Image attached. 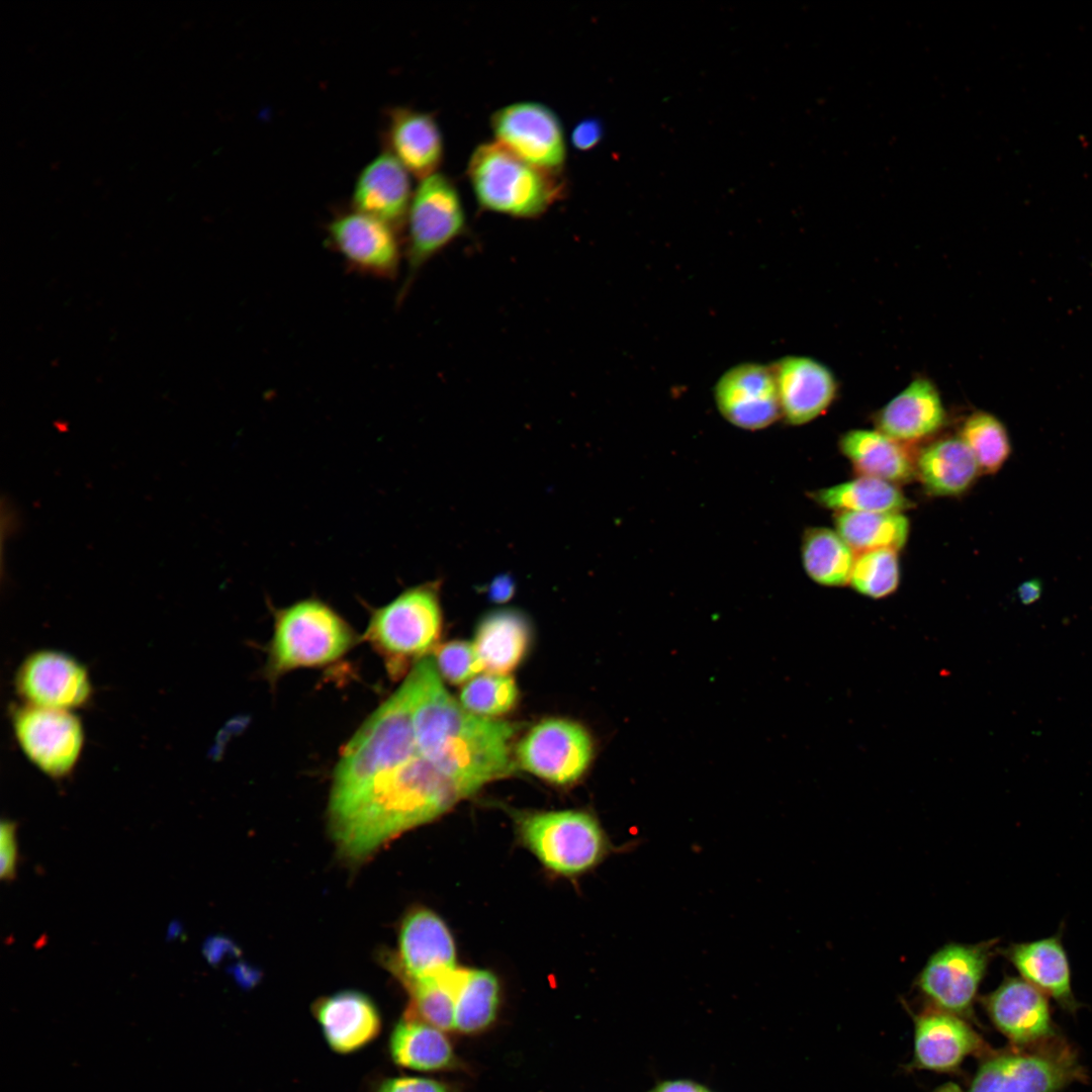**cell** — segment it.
Returning <instances> with one entry per match:
<instances>
[{
	"label": "cell",
	"mask_w": 1092,
	"mask_h": 1092,
	"mask_svg": "<svg viewBox=\"0 0 1092 1092\" xmlns=\"http://www.w3.org/2000/svg\"><path fill=\"white\" fill-rule=\"evenodd\" d=\"M0 876L3 881L15 877L17 864L16 825L10 820H3L0 826Z\"/></svg>",
	"instance_id": "40"
},
{
	"label": "cell",
	"mask_w": 1092,
	"mask_h": 1092,
	"mask_svg": "<svg viewBox=\"0 0 1092 1092\" xmlns=\"http://www.w3.org/2000/svg\"><path fill=\"white\" fill-rule=\"evenodd\" d=\"M373 1092H449L443 1083L422 1077H390L378 1081Z\"/></svg>",
	"instance_id": "39"
},
{
	"label": "cell",
	"mask_w": 1092,
	"mask_h": 1092,
	"mask_svg": "<svg viewBox=\"0 0 1092 1092\" xmlns=\"http://www.w3.org/2000/svg\"><path fill=\"white\" fill-rule=\"evenodd\" d=\"M404 680L420 753L465 799L516 770L517 724L466 710L445 688L432 656L417 661Z\"/></svg>",
	"instance_id": "1"
},
{
	"label": "cell",
	"mask_w": 1092,
	"mask_h": 1092,
	"mask_svg": "<svg viewBox=\"0 0 1092 1092\" xmlns=\"http://www.w3.org/2000/svg\"><path fill=\"white\" fill-rule=\"evenodd\" d=\"M387 117V152L419 179L437 173L443 161L444 142L435 116L408 107H394Z\"/></svg>",
	"instance_id": "24"
},
{
	"label": "cell",
	"mask_w": 1092,
	"mask_h": 1092,
	"mask_svg": "<svg viewBox=\"0 0 1092 1092\" xmlns=\"http://www.w3.org/2000/svg\"><path fill=\"white\" fill-rule=\"evenodd\" d=\"M414 191L408 171L385 151L359 174L353 195L354 210L381 219L395 229L405 223Z\"/></svg>",
	"instance_id": "23"
},
{
	"label": "cell",
	"mask_w": 1092,
	"mask_h": 1092,
	"mask_svg": "<svg viewBox=\"0 0 1092 1092\" xmlns=\"http://www.w3.org/2000/svg\"><path fill=\"white\" fill-rule=\"evenodd\" d=\"M458 969L437 978L403 983L411 995L403 1016L422 1020L443 1031L454 1029Z\"/></svg>",
	"instance_id": "35"
},
{
	"label": "cell",
	"mask_w": 1092,
	"mask_h": 1092,
	"mask_svg": "<svg viewBox=\"0 0 1092 1092\" xmlns=\"http://www.w3.org/2000/svg\"><path fill=\"white\" fill-rule=\"evenodd\" d=\"M997 943L995 938L975 944L950 942L941 946L918 974L916 987L930 1006L969 1016Z\"/></svg>",
	"instance_id": "12"
},
{
	"label": "cell",
	"mask_w": 1092,
	"mask_h": 1092,
	"mask_svg": "<svg viewBox=\"0 0 1092 1092\" xmlns=\"http://www.w3.org/2000/svg\"><path fill=\"white\" fill-rule=\"evenodd\" d=\"M834 524L855 554L879 549L899 551L910 531L908 518L900 512H837Z\"/></svg>",
	"instance_id": "31"
},
{
	"label": "cell",
	"mask_w": 1092,
	"mask_h": 1092,
	"mask_svg": "<svg viewBox=\"0 0 1092 1092\" xmlns=\"http://www.w3.org/2000/svg\"><path fill=\"white\" fill-rule=\"evenodd\" d=\"M809 497L820 507L836 513H902L913 506L896 484L868 476L811 491Z\"/></svg>",
	"instance_id": "30"
},
{
	"label": "cell",
	"mask_w": 1092,
	"mask_h": 1092,
	"mask_svg": "<svg viewBox=\"0 0 1092 1092\" xmlns=\"http://www.w3.org/2000/svg\"><path fill=\"white\" fill-rule=\"evenodd\" d=\"M388 1052L395 1065L427 1072L450 1066L454 1055L443 1030L406 1016L393 1027Z\"/></svg>",
	"instance_id": "29"
},
{
	"label": "cell",
	"mask_w": 1092,
	"mask_h": 1092,
	"mask_svg": "<svg viewBox=\"0 0 1092 1092\" xmlns=\"http://www.w3.org/2000/svg\"><path fill=\"white\" fill-rule=\"evenodd\" d=\"M945 422L946 411L936 385L922 376L914 378L874 417L877 430L904 445L933 436Z\"/></svg>",
	"instance_id": "22"
},
{
	"label": "cell",
	"mask_w": 1092,
	"mask_h": 1092,
	"mask_svg": "<svg viewBox=\"0 0 1092 1092\" xmlns=\"http://www.w3.org/2000/svg\"><path fill=\"white\" fill-rule=\"evenodd\" d=\"M1085 1077L1076 1052L1057 1037L1035 1048L988 1054L968 1092H1060Z\"/></svg>",
	"instance_id": "8"
},
{
	"label": "cell",
	"mask_w": 1092,
	"mask_h": 1092,
	"mask_svg": "<svg viewBox=\"0 0 1092 1092\" xmlns=\"http://www.w3.org/2000/svg\"><path fill=\"white\" fill-rule=\"evenodd\" d=\"M419 753L412 695L403 680L344 747L333 776L329 811L340 809L376 777L400 767Z\"/></svg>",
	"instance_id": "3"
},
{
	"label": "cell",
	"mask_w": 1092,
	"mask_h": 1092,
	"mask_svg": "<svg viewBox=\"0 0 1092 1092\" xmlns=\"http://www.w3.org/2000/svg\"><path fill=\"white\" fill-rule=\"evenodd\" d=\"M440 581L411 586L384 606L370 609L364 638L382 657L389 675L400 677L435 649L443 629Z\"/></svg>",
	"instance_id": "6"
},
{
	"label": "cell",
	"mask_w": 1092,
	"mask_h": 1092,
	"mask_svg": "<svg viewBox=\"0 0 1092 1092\" xmlns=\"http://www.w3.org/2000/svg\"><path fill=\"white\" fill-rule=\"evenodd\" d=\"M987 1049L962 1016L929 1006L914 1017L915 1068L954 1072L969 1056L986 1054Z\"/></svg>",
	"instance_id": "19"
},
{
	"label": "cell",
	"mask_w": 1092,
	"mask_h": 1092,
	"mask_svg": "<svg viewBox=\"0 0 1092 1092\" xmlns=\"http://www.w3.org/2000/svg\"><path fill=\"white\" fill-rule=\"evenodd\" d=\"M915 474L929 494L959 496L969 491L982 473L965 442L951 436L932 441L916 454Z\"/></svg>",
	"instance_id": "26"
},
{
	"label": "cell",
	"mask_w": 1092,
	"mask_h": 1092,
	"mask_svg": "<svg viewBox=\"0 0 1092 1092\" xmlns=\"http://www.w3.org/2000/svg\"><path fill=\"white\" fill-rule=\"evenodd\" d=\"M838 447L858 476L874 477L896 485L911 481L915 457L906 446L879 430H849L841 435Z\"/></svg>",
	"instance_id": "27"
},
{
	"label": "cell",
	"mask_w": 1092,
	"mask_h": 1092,
	"mask_svg": "<svg viewBox=\"0 0 1092 1092\" xmlns=\"http://www.w3.org/2000/svg\"><path fill=\"white\" fill-rule=\"evenodd\" d=\"M518 697V687L510 674L486 672L467 681L460 692V703L475 715L494 718L513 710Z\"/></svg>",
	"instance_id": "37"
},
{
	"label": "cell",
	"mask_w": 1092,
	"mask_h": 1092,
	"mask_svg": "<svg viewBox=\"0 0 1092 1092\" xmlns=\"http://www.w3.org/2000/svg\"><path fill=\"white\" fill-rule=\"evenodd\" d=\"M531 639L532 628L526 615L515 609H500L479 621L473 645L483 669L509 674L524 659Z\"/></svg>",
	"instance_id": "28"
},
{
	"label": "cell",
	"mask_w": 1092,
	"mask_h": 1092,
	"mask_svg": "<svg viewBox=\"0 0 1092 1092\" xmlns=\"http://www.w3.org/2000/svg\"><path fill=\"white\" fill-rule=\"evenodd\" d=\"M407 275L401 295L420 269L466 228V215L453 181L441 173L422 179L405 218Z\"/></svg>",
	"instance_id": "9"
},
{
	"label": "cell",
	"mask_w": 1092,
	"mask_h": 1092,
	"mask_svg": "<svg viewBox=\"0 0 1092 1092\" xmlns=\"http://www.w3.org/2000/svg\"><path fill=\"white\" fill-rule=\"evenodd\" d=\"M713 394L720 415L736 428L758 431L782 419L770 365L748 362L729 368L716 382Z\"/></svg>",
	"instance_id": "16"
},
{
	"label": "cell",
	"mask_w": 1092,
	"mask_h": 1092,
	"mask_svg": "<svg viewBox=\"0 0 1092 1092\" xmlns=\"http://www.w3.org/2000/svg\"><path fill=\"white\" fill-rule=\"evenodd\" d=\"M650 1092H709L704 1087L690 1081H670L658 1085Z\"/></svg>",
	"instance_id": "42"
},
{
	"label": "cell",
	"mask_w": 1092,
	"mask_h": 1092,
	"mask_svg": "<svg viewBox=\"0 0 1092 1092\" xmlns=\"http://www.w3.org/2000/svg\"><path fill=\"white\" fill-rule=\"evenodd\" d=\"M499 1005V983L489 971L458 969L454 1029L464 1033L480 1031L495 1018Z\"/></svg>",
	"instance_id": "33"
},
{
	"label": "cell",
	"mask_w": 1092,
	"mask_h": 1092,
	"mask_svg": "<svg viewBox=\"0 0 1092 1092\" xmlns=\"http://www.w3.org/2000/svg\"><path fill=\"white\" fill-rule=\"evenodd\" d=\"M519 840L549 871L575 877L616 851L598 818L584 810L513 811Z\"/></svg>",
	"instance_id": "7"
},
{
	"label": "cell",
	"mask_w": 1092,
	"mask_h": 1092,
	"mask_svg": "<svg viewBox=\"0 0 1092 1092\" xmlns=\"http://www.w3.org/2000/svg\"><path fill=\"white\" fill-rule=\"evenodd\" d=\"M982 1004L994 1026L1020 1049L1058 1037L1048 996L1022 978L1006 977Z\"/></svg>",
	"instance_id": "15"
},
{
	"label": "cell",
	"mask_w": 1092,
	"mask_h": 1092,
	"mask_svg": "<svg viewBox=\"0 0 1092 1092\" xmlns=\"http://www.w3.org/2000/svg\"><path fill=\"white\" fill-rule=\"evenodd\" d=\"M433 655L439 674L452 685L469 681L483 669L473 643L467 641L453 640L437 645Z\"/></svg>",
	"instance_id": "38"
},
{
	"label": "cell",
	"mask_w": 1092,
	"mask_h": 1092,
	"mask_svg": "<svg viewBox=\"0 0 1092 1092\" xmlns=\"http://www.w3.org/2000/svg\"><path fill=\"white\" fill-rule=\"evenodd\" d=\"M312 1013L330 1049L348 1055L371 1043L381 1031V1016L367 995L345 990L315 1001Z\"/></svg>",
	"instance_id": "21"
},
{
	"label": "cell",
	"mask_w": 1092,
	"mask_h": 1092,
	"mask_svg": "<svg viewBox=\"0 0 1092 1092\" xmlns=\"http://www.w3.org/2000/svg\"><path fill=\"white\" fill-rule=\"evenodd\" d=\"M327 232L332 247L350 267L379 278L396 274L400 246L391 224L353 209L332 219Z\"/></svg>",
	"instance_id": "18"
},
{
	"label": "cell",
	"mask_w": 1092,
	"mask_h": 1092,
	"mask_svg": "<svg viewBox=\"0 0 1092 1092\" xmlns=\"http://www.w3.org/2000/svg\"><path fill=\"white\" fill-rule=\"evenodd\" d=\"M387 963L402 984L440 977L457 968L453 936L433 911L414 909L401 922L397 953Z\"/></svg>",
	"instance_id": "17"
},
{
	"label": "cell",
	"mask_w": 1092,
	"mask_h": 1092,
	"mask_svg": "<svg viewBox=\"0 0 1092 1092\" xmlns=\"http://www.w3.org/2000/svg\"><path fill=\"white\" fill-rule=\"evenodd\" d=\"M855 552L836 530L807 528L802 535L801 557L806 574L824 586L849 583Z\"/></svg>",
	"instance_id": "32"
},
{
	"label": "cell",
	"mask_w": 1092,
	"mask_h": 1092,
	"mask_svg": "<svg viewBox=\"0 0 1092 1092\" xmlns=\"http://www.w3.org/2000/svg\"><path fill=\"white\" fill-rule=\"evenodd\" d=\"M974 455L982 474L998 473L1012 454V443L1004 423L986 411L969 415L959 432Z\"/></svg>",
	"instance_id": "34"
},
{
	"label": "cell",
	"mask_w": 1092,
	"mask_h": 1092,
	"mask_svg": "<svg viewBox=\"0 0 1092 1092\" xmlns=\"http://www.w3.org/2000/svg\"><path fill=\"white\" fill-rule=\"evenodd\" d=\"M496 143L521 160L558 174L566 161V141L558 115L536 101L500 107L490 117Z\"/></svg>",
	"instance_id": "13"
},
{
	"label": "cell",
	"mask_w": 1092,
	"mask_h": 1092,
	"mask_svg": "<svg viewBox=\"0 0 1092 1092\" xmlns=\"http://www.w3.org/2000/svg\"><path fill=\"white\" fill-rule=\"evenodd\" d=\"M514 592V586L509 577H499L495 580L489 589L490 599L497 603H504L508 601Z\"/></svg>",
	"instance_id": "43"
},
{
	"label": "cell",
	"mask_w": 1092,
	"mask_h": 1092,
	"mask_svg": "<svg viewBox=\"0 0 1092 1092\" xmlns=\"http://www.w3.org/2000/svg\"><path fill=\"white\" fill-rule=\"evenodd\" d=\"M465 798L421 753L372 780L353 800L331 812L343 856L359 860L398 834L431 822Z\"/></svg>",
	"instance_id": "2"
},
{
	"label": "cell",
	"mask_w": 1092,
	"mask_h": 1092,
	"mask_svg": "<svg viewBox=\"0 0 1092 1092\" xmlns=\"http://www.w3.org/2000/svg\"><path fill=\"white\" fill-rule=\"evenodd\" d=\"M74 711L22 704L11 713V726L27 760L52 779H64L77 766L85 734Z\"/></svg>",
	"instance_id": "10"
},
{
	"label": "cell",
	"mask_w": 1092,
	"mask_h": 1092,
	"mask_svg": "<svg viewBox=\"0 0 1092 1092\" xmlns=\"http://www.w3.org/2000/svg\"><path fill=\"white\" fill-rule=\"evenodd\" d=\"M274 632L267 650L269 679L302 667L332 663L357 642L350 624L330 605L307 598L274 609Z\"/></svg>",
	"instance_id": "5"
},
{
	"label": "cell",
	"mask_w": 1092,
	"mask_h": 1092,
	"mask_svg": "<svg viewBox=\"0 0 1092 1092\" xmlns=\"http://www.w3.org/2000/svg\"><path fill=\"white\" fill-rule=\"evenodd\" d=\"M467 176L482 209L515 218L541 216L564 193L558 174L521 160L496 142L474 149Z\"/></svg>",
	"instance_id": "4"
},
{
	"label": "cell",
	"mask_w": 1092,
	"mask_h": 1092,
	"mask_svg": "<svg viewBox=\"0 0 1092 1092\" xmlns=\"http://www.w3.org/2000/svg\"><path fill=\"white\" fill-rule=\"evenodd\" d=\"M15 690L22 704L74 711L87 705L93 688L86 666L56 649L28 654L15 673Z\"/></svg>",
	"instance_id": "14"
},
{
	"label": "cell",
	"mask_w": 1092,
	"mask_h": 1092,
	"mask_svg": "<svg viewBox=\"0 0 1092 1092\" xmlns=\"http://www.w3.org/2000/svg\"><path fill=\"white\" fill-rule=\"evenodd\" d=\"M1023 980L1052 997L1069 1012L1079 1007L1071 983V968L1060 932L1032 941L1011 943L1001 950Z\"/></svg>",
	"instance_id": "25"
},
{
	"label": "cell",
	"mask_w": 1092,
	"mask_h": 1092,
	"mask_svg": "<svg viewBox=\"0 0 1092 1092\" xmlns=\"http://www.w3.org/2000/svg\"><path fill=\"white\" fill-rule=\"evenodd\" d=\"M782 418L801 426L823 415L834 401L838 382L831 369L808 356H785L770 365Z\"/></svg>",
	"instance_id": "20"
},
{
	"label": "cell",
	"mask_w": 1092,
	"mask_h": 1092,
	"mask_svg": "<svg viewBox=\"0 0 1092 1092\" xmlns=\"http://www.w3.org/2000/svg\"><path fill=\"white\" fill-rule=\"evenodd\" d=\"M604 127L597 118H586L579 121L571 132V143L579 151H588L595 148L602 140Z\"/></svg>",
	"instance_id": "41"
},
{
	"label": "cell",
	"mask_w": 1092,
	"mask_h": 1092,
	"mask_svg": "<svg viewBox=\"0 0 1092 1092\" xmlns=\"http://www.w3.org/2000/svg\"><path fill=\"white\" fill-rule=\"evenodd\" d=\"M594 755L589 732L579 723L561 718L540 721L515 746L517 767L559 786L580 780Z\"/></svg>",
	"instance_id": "11"
},
{
	"label": "cell",
	"mask_w": 1092,
	"mask_h": 1092,
	"mask_svg": "<svg viewBox=\"0 0 1092 1092\" xmlns=\"http://www.w3.org/2000/svg\"><path fill=\"white\" fill-rule=\"evenodd\" d=\"M900 582L898 551L879 549L856 554L849 584L871 599L892 595Z\"/></svg>",
	"instance_id": "36"
}]
</instances>
